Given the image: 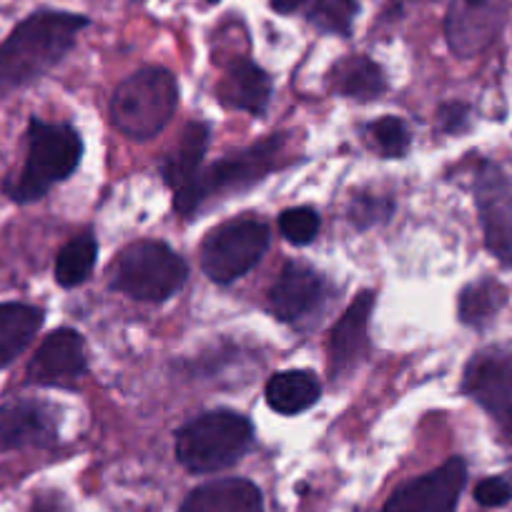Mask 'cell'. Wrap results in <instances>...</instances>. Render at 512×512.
Segmentation results:
<instances>
[{
  "label": "cell",
  "instance_id": "obj_1",
  "mask_svg": "<svg viewBox=\"0 0 512 512\" xmlns=\"http://www.w3.org/2000/svg\"><path fill=\"white\" fill-rule=\"evenodd\" d=\"M88 18L41 11L21 23L0 46V98L46 76L76 43Z\"/></svg>",
  "mask_w": 512,
  "mask_h": 512
},
{
  "label": "cell",
  "instance_id": "obj_2",
  "mask_svg": "<svg viewBox=\"0 0 512 512\" xmlns=\"http://www.w3.org/2000/svg\"><path fill=\"white\" fill-rule=\"evenodd\" d=\"M179 106V83L166 68H141L118 83L111 98L113 126L128 139L149 141L164 131Z\"/></svg>",
  "mask_w": 512,
  "mask_h": 512
},
{
  "label": "cell",
  "instance_id": "obj_3",
  "mask_svg": "<svg viewBox=\"0 0 512 512\" xmlns=\"http://www.w3.org/2000/svg\"><path fill=\"white\" fill-rule=\"evenodd\" d=\"M254 440V427L231 410L206 412L176 435V457L191 472L224 470L239 462Z\"/></svg>",
  "mask_w": 512,
  "mask_h": 512
},
{
  "label": "cell",
  "instance_id": "obj_4",
  "mask_svg": "<svg viewBox=\"0 0 512 512\" xmlns=\"http://www.w3.org/2000/svg\"><path fill=\"white\" fill-rule=\"evenodd\" d=\"M81 154V136L71 126L43 123L33 118L31 131H28L26 169L16 184L8 186V194L18 204L43 199L53 184L66 181L76 171V166L81 164Z\"/></svg>",
  "mask_w": 512,
  "mask_h": 512
},
{
  "label": "cell",
  "instance_id": "obj_5",
  "mask_svg": "<svg viewBox=\"0 0 512 512\" xmlns=\"http://www.w3.org/2000/svg\"><path fill=\"white\" fill-rule=\"evenodd\" d=\"M189 267L161 241H136L118 256L113 287L139 302H164L184 287Z\"/></svg>",
  "mask_w": 512,
  "mask_h": 512
},
{
  "label": "cell",
  "instance_id": "obj_6",
  "mask_svg": "<svg viewBox=\"0 0 512 512\" xmlns=\"http://www.w3.org/2000/svg\"><path fill=\"white\" fill-rule=\"evenodd\" d=\"M284 139L274 134L272 139L262 141V144L251 146V149L239 151V154H231L226 159L216 161L209 169L194 181H191L186 189L174 191V206L179 214H191L194 209H199L204 204V199L214 194H224V191H239L246 186L256 184L259 179L269 174V171L277 166L279 154H282Z\"/></svg>",
  "mask_w": 512,
  "mask_h": 512
},
{
  "label": "cell",
  "instance_id": "obj_7",
  "mask_svg": "<svg viewBox=\"0 0 512 512\" xmlns=\"http://www.w3.org/2000/svg\"><path fill=\"white\" fill-rule=\"evenodd\" d=\"M269 246V226L256 219H239L219 226L201 246V267L216 284H231L244 277Z\"/></svg>",
  "mask_w": 512,
  "mask_h": 512
},
{
  "label": "cell",
  "instance_id": "obj_8",
  "mask_svg": "<svg viewBox=\"0 0 512 512\" xmlns=\"http://www.w3.org/2000/svg\"><path fill=\"white\" fill-rule=\"evenodd\" d=\"M462 387L512 440V347H490L475 354L465 369Z\"/></svg>",
  "mask_w": 512,
  "mask_h": 512
},
{
  "label": "cell",
  "instance_id": "obj_9",
  "mask_svg": "<svg viewBox=\"0 0 512 512\" xmlns=\"http://www.w3.org/2000/svg\"><path fill=\"white\" fill-rule=\"evenodd\" d=\"M467 480V467L452 457L437 470L402 485L382 512H455Z\"/></svg>",
  "mask_w": 512,
  "mask_h": 512
},
{
  "label": "cell",
  "instance_id": "obj_10",
  "mask_svg": "<svg viewBox=\"0 0 512 512\" xmlns=\"http://www.w3.org/2000/svg\"><path fill=\"white\" fill-rule=\"evenodd\" d=\"M475 201L487 249L512 267V194L505 174L495 164H482L477 171Z\"/></svg>",
  "mask_w": 512,
  "mask_h": 512
},
{
  "label": "cell",
  "instance_id": "obj_11",
  "mask_svg": "<svg viewBox=\"0 0 512 512\" xmlns=\"http://www.w3.org/2000/svg\"><path fill=\"white\" fill-rule=\"evenodd\" d=\"M86 372V344L76 329H56L31 359L28 377L43 387H71Z\"/></svg>",
  "mask_w": 512,
  "mask_h": 512
},
{
  "label": "cell",
  "instance_id": "obj_12",
  "mask_svg": "<svg viewBox=\"0 0 512 512\" xmlns=\"http://www.w3.org/2000/svg\"><path fill=\"white\" fill-rule=\"evenodd\" d=\"M500 13L492 0H455L447 13V43L457 56H475L495 38Z\"/></svg>",
  "mask_w": 512,
  "mask_h": 512
},
{
  "label": "cell",
  "instance_id": "obj_13",
  "mask_svg": "<svg viewBox=\"0 0 512 512\" xmlns=\"http://www.w3.org/2000/svg\"><path fill=\"white\" fill-rule=\"evenodd\" d=\"M56 437V415L41 402L18 400L0 407V450L48 445Z\"/></svg>",
  "mask_w": 512,
  "mask_h": 512
},
{
  "label": "cell",
  "instance_id": "obj_14",
  "mask_svg": "<svg viewBox=\"0 0 512 512\" xmlns=\"http://www.w3.org/2000/svg\"><path fill=\"white\" fill-rule=\"evenodd\" d=\"M324 297V282L304 264H287L269 294V307L282 322H299L317 309Z\"/></svg>",
  "mask_w": 512,
  "mask_h": 512
},
{
  "label": "cell",
  "instance_id": "obj_15",
  "mask_svg": "<svg viewBox=\"0 0 512 512\" xmlns=\"http://www.w3.org/2000/svg\"><path fill=\"white\" fill-rule=\"evenodd\" d=\"M372 307V292H362L349 304L342 319L334 324L332 337H329V369L334 377L347 374L362 359L364 347H367V324Z\"/></svg>",
  "mask_w": 512,
  "mask_h": 512
},
{
  "label": "cell",
  "instance_id": "obj_16",
  "mask_svg": "<svg viewBox=\"0 0 512 512\" xmlns=\"http://www.w3.org/2000/svg\"><path fill=\"white\" fill-rule=\"evenodd\" d=\"M181 512H264V500L254 482L226 477L196 487L184 500Z\"/></svg>",
  "mask_w": 512,
  "mask_h": 512
},
{
  "label": "cell",
  "instance_id": "obj_17",
  "mask_svg": "<svg viewBox=\"0 0 512 512\" xmlns=\"http://www.w3.org/2000/svg\"><path fill=\"white\" fill-rule=\"evenodd\" d=\"M272 96V81L267 73L251 61H236L226 71L224 81L219 86V101L226 108L236 111H249L254 116H262Z\"/></svg>",
  "mask_w": 512,
  "mask_h": 512
},
{
  "label": "cell",
  "instance_id": "obj_18",
  "mask_svg": "<svg viewBox=\"0 0 512 512\" xmlns=\"http://www.w3.org/2000/svg\"><path fill=\"white\" fill-rule=\"evenodd\" d=\"M206 146H209V126L206 123H189L181 134L179 146L161 164V176L171 189H186L199 176Z\"/></svg>",
  "mask_w": 512,
  "mask_h": 512
},
{
  "label": "cell",
  "instance_id": "obj_19",
  "mask_svg": "<svg viewBox=\"0 0 512 512\" xmlns=\"http://www.w3.org/2000/svg\"><path fill=\"white\" fill-rule=\"evenodd\" d=\"M319 395H322V387H319L317 377L312 372H302V369L274 374L267 384V402L279 415H299L317 405Z\"/></svg>",
  "mask_w": 512,
  "mask_h": 512
},
{
  "label": "cell",
  "instance_id": "obj_20",
  "mask_svg": "<svg viewBox=\"0 0 512 512\" xmlns=\"http://www.w3.org/2000/svg\"><path fill=\"white\" fill-rule=\"evenodd\" d=\"M43 324V312L28 304H0V369L8 367L33 342Z\"/></svg>",
  "mask_w": 512,
  "mask_h": 512
},
{
  "label": "cell",
  "instance_id": "obj_21",
  "mask_svg": "<svg viewBox=\"0 0 512 512\" xmlns=\"http://www.w3.org/2000/svg\"><path fill=\"white\" fill-rule=\"evenodd\" d=\"M329 81L339 96L357 98V101H372L384 91L382 68L364 56L344 58L334 66Z\"/></svg>",
  "mask_w": 512,
  "mask_h": 512
},
{
  "label": "cell",
  "instance_id": "obj_22",
  "mask_svg": "<svg viewBox=\"0 0 512 512\" xmlns=\"http://www.w3.org/2000/svg\"><path fill=\"white\" fill-rule=\"evenodd\" d=\"M507 302V289L495 279H480L462 289L460 294V319L470 327H482L490 322Z\"/></svg>",
  "mask_w": 512,
  "mask_h": 512
},
{
  "label": "cell",
  "instance_id": "obj_23",
  "mask_svg": "<svg viewBox=\"0 0 512 512\" xmlns=\"http://www.w3.org/2000/svg\"><path fill=\"white\" fill-rule=\"evenodd\" d=\"M98 244L93 236L83 234L78 239L68 241L56 259V279L61 287H78L91 277L96 267Z\"/></svg>",
  "mask_w": 512,
  "mask_h": 512
},
{
  "label": "cell",
  "instance_id": "obj_24",
  "mask_svg": "<svg viewBox=\"0 0 512 512\" xmlns=\"http://www.w3.org/2000/svg\"><path fill=\"white\" fill-rule=\"evenodd\" d=\"M304 13L319 31L347 36L357 16V3L354 0H309Z\"/></svg>",
  "mask_w": 512,
  "mask_h": 512
},
{
  "label": "cell",
  "instance_id": "obj_25",
  "mask_svg": "<svg viewBox=\"0 0 512 512\" xmlns=\"http://www.w3.org/2000/svg\"><path fill=\"white\" fill-rule=\"evenodd\" d=\"M372 136L374 144L379 146V151H382L384 156H390V159H400V156H405L407 149H410V131H407L405 123L395 116L379 118L372 126Z\"/></svg>",
  "mask_w": 512,
  "mask_h": 512
},
{
  "label": "cell",
  "instance_id": "obj_26",
  "mask_svg": "<svg viewBox=\"0 0 512 512\" xmlns=\"http://www.w3.org/2000/svg\"><path fill=\"white\" fill-rule=\"evenodd\" d=\"M279 231L292 244L304 246L317 236L319 231V214L309 206H297V209H287L279 216Z\"/></svg>",
  "mask_w": 512,
  "mask_h": 512
},
{
  "label": "cell",
  "instance_id": "obj_27",
  "mask_svg": "<svg viewBox=\"0 0 512 512\" xmlns=\"http://www.w3.org/2000/svg\"><path fill=\"white\" fill-rule=\"evenodd\" d=\"M390 211H392L390 201L372 199V196H359V199H354V206H352V221L359 226V229H367V226L387 219Z\"/></svg>",
  "mask_w": 512,
  "mask_h": 512
},
{
  "label": "cell",
  "instance_id": "obj_28",
  "mask_svg": "<svg viewBox=\"0 0 512 512\" xmlns=\"http://www.w3.org/2000/svg\"><path fill=\"white\" fill-rule=\"evenodd\" d=\"M512 497L510 482H505L502 477H487L480 485L475 487V500L480 502L482 507H500L505 505Z\"/></svg>",
  "mask_w": 512,
  "mask_h": 512
},
{
  "label": "cell",
  "instance_id": "obj_29",
  "mask_svg": "<svg viewBox=\"0 0 512 512\" xmlns=\"http://www.w3.org/2000/svg\"><path fill=\"white\" fill-rule=\"evenodd\" d=\"M437 121H440V128L442 131H447V134L462 131L467 123V106H462V103H447V106L440 108Z\"/></svg>",
  "mask_w": 512,
  "mask_h": 512
},
{
  "label": "cell",
  "instance_id": "obj_30",
  "mask_svg": "<svg viewBox=\"0 0 512 512\" xmlns=\"http://www.w3.org/2000/svg\"><path fill=\"white\" fill-rule=\"evenodd\" d=\"M31 512H71V510H68L66 502L61 500V495L48 492V495H41L36 502H33Z\"/></svg>",
  "mask_w": 512,
  "mask_h": 512
},
{
  "label": "cell",
  "instance_id": "obj_31",
  "mask_svg": "<svg viewBox=\"0 0 512 512\" xmlns=\"http://www.w3.org/2000/svg\"><path fill=\"white\" fill-rule=\"evenodd\" d=\"M307 3L309 0H272V8L277 13H284V16H287V13L304 11V8H307Z\"/></svg>",
  "mask_w": 512,
  "mask_h": 512
},
{
  "label": "cell",
  "instance_id": "obj_32",
  "mask_svg": "<svg viewBox=\"0 0 512 512\" xmlns=\"http://www.w3.org/2000/svg\"><path fill=\"white\" fill-rule=\"evenodd\" d=\"M209 3H216V0H209Z\"/></svg>",
  "mask_w": 512,
  "mask_h": 512
}]
</instances>
